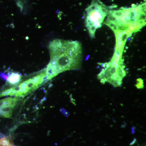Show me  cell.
Instances as JSON below:
<instances>
[{
	"label": "cell",
	"mask_w": 146,
	"mask_h": 146,
	"mask_svg": "<svg viewBox=\"0 0 146 146\" xmlns=\"http://www.w3.org/2000/svg\"><path fill=\"white\" fill-rule=\"evenodd\" d=\"M45 72L29 79L19 85L11 87L0 93V98L10 96L24 98L36 90L45 80Z\"/></svg>",
	"instance_id": "cell-4"
},
{
	"label": "cell",
	"mask_w": 146,
	"mask_h": 146,
	"mask_svg": "<svg viewBox=\"0 0 146 146\" xmlns=\"http://www.w3.org/2000/svg\"><path fill=\"white\" fill-rule=\"evenodd\" d=\"M109 9L100 0H92L91 4L85 9L86 27L92 38H95L96 31L102 27Z\"/></svg>",
	"instance_id": "cell-3"
},
{
	"label": "cell",
	"mask_w": 146,
	"mask_h": 146,
	"mask_svg": "<svg viewBox=\"0 0 146 146\" xmlns=\"http://www.w3.org/2000/svg\"><path fill=\"white\" fill-rule=\"evenodd\" d=\"M49 63L45 71V80L54 78L65 71L80 69L82 60L80 42L55 39L49 46Z\"/></svg>",
	"instance_id": "cell-1"
},
{
	"label": "cell",
	"mask_w": 146,
	"mask_h": 146,
	"mask_svg": "<svg viewBox=\"0 0 146 146\" xmlns=\"http://www.w3.org/2000/svg\"><path fill=\"white\" fill-rule=\"evenodd\" d=\"M20 100L19 98L15 97L0 100V116L7 118L11 117L13 109Z\"/></svg>",
	"instance_id": "cell-5"
},
{
	"label": "cell",
	"mask_w": 146,
	"mask_h": 146,
	"mask_svg": "<svg viewBox=\"0 0 146 146\" xmlns=\"http://www.w3.org/2000/svg\"><path fill=\"white\" fill-rule=\"evenodd\" d=\"M0 146H17L13 144L11 138L9 137L0 138Z\"/></svg>",
	"instance_id": "cell-7"
},
{
	"label": "cell",
	"mask_w": 146,
	"mask_h": 146,
	"mask_svg": "<svg viewBox=\"0 0 146 146\" xmlns=\"http://www.w3.org/2000/svg\"><path fill=\"white\" fill-rule=\"evenodd\" d=\"M22 76L21 74L18 72H11L9 75H7L6 80L7 82L11 85H17L21 81Z\"/></svg>",
	"instance_id": "cell-6"
},
{
	"label": "cell",
	"mask_w": 146,
	"mask_h": 146,
	"mask_svg": "<svg viewBox=\"0 0 146 146\" xmlns=\"http://www.w3.org/2000/svg\"><path fill=\"white\" fill-rule=\"evenodd\" d=\"M136 86L138 89H143L144 87L143 80L141 78H138L137 80V83Z\"/></svg>",
	"instance_id": "cell-8"
},
{
	"label": "cell",
	"mask_w": 146,
	"mask_h": 146,
	"mask_svg": "<svg viewBox=\"0 0 146 146\" xmlns=\"http://www.w3.org/2000/svg\"><path fill=\"white\" fill-rule=\"evenodd\" d=\"M104 22L114 33L129 29L137 32L146 25V3L133 5L129 8L109 9Z\"/></svg>",
	"instance_id": "cell-2"
}]
</instances>
